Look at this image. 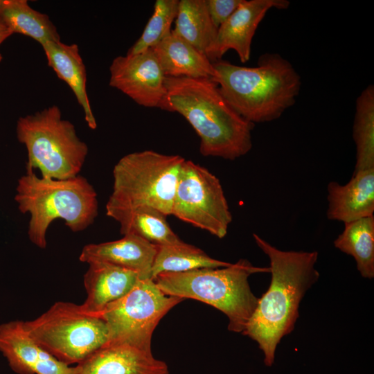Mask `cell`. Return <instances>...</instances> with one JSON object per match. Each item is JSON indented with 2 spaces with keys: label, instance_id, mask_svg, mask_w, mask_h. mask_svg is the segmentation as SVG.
Returning <instances> with one entry per match:
<instances>
[{
  "label": "cell",
  "instance_id": "obj_1",
  "mask_svg": "<svg viewBox=\"0 0 374 374\" xmlns=\"http://www.w3.org/2000/svg\"><path fill=\"white\" fill-rule=\"evenodd\" d=\"M253 237L269 257L271 279L242 334L258 344L265 364L271 366L280 339L294 328L301 299L319 278L318 252L282 251L256 233Z\"/></svg>",
  "mask_w": 374,
  "mask_h": 374
},
{
  "label": "cell",
  "instance_id": "obj_2",
  "mask_svg": "<svg viewBox=\"0 0 374 374\" xmlns=\"http://www.w3.org/2000/svg\"><path fill=\"white\" fill-rule=\"evenodd\" d=\"M166 93L160 109L177 112L200 138V153L234 160L252 148L254 124L239 115L211 78H165Z\"/></svg>",
  "mask_w": 374,
  "mask_h": 374
},
{
  "label": "cell",
  "instance_id": "obj_3",
  "mask_svg": "<svg viewBox=\"0 0 374 374\" xmlns=\"http://www.w3.org/2000/svg\"><path fill=\"white\" fill-rule=\"evenodd\" d=\"M212 64L215 71L212 80L221 94L239 115L253 124L278 119L299 94L300 75L278 53L261 55L254 67L222 60Z\"/></svg>",
  "mask_w": 374,
  "mask_h": 374
},
{
  "label": "cell",
  "instance_id": "obj_4",
  "mask_svg": "<svg viewBox=\"0 0 374 374\" xmlns=\"http://www.w3.org/2000/svg\"><path fill=\"white\" fill-rule=\"evenodd\" d=\"M15 200L22 213H29L28 235L40 249L46 247V232L61 219L73 232L91 226L98 213L97 193L87 179L78 175L66 179L37 176L33 169L17 181Z\"/></svg>",
  "mask_w": 374,
  "mask_h": 374
},
{
  "label": "cell",
  "instance_id": "obj_5",
  "mask_svg": "<svg viewBox=\"0 0 374 374\" xmlns=\"http://www.w3.org/2000/svg\"><path fill=\"white\" fill-rule=\"evenodd\" d=\"M269 267H254L240 259L225 267L201 268L184 272H163L153 280L166 295L192 299L210 305L229 319V330L242 332L258 302L248 278Z\"/></svg>",
  "mask_w": 374,
  "mask_h": 374
},
{
  "label": "cell",
  "instance_id": "obj_6",
  "mask_svg": "<svg viewBox=\"0 0 374 374\" xmlns=\"http://www.w3.org/2000/svg\"><path fill=\"white\" fill-rule=\"evenodd\" d=\"M185 159L153 150L123 157L113 169L112 192L106 215L140 207L171 215L181 166Z\"/></svg>",
  "mask_w": 374,
  "mask_h": 374
},
{
  "label": "cell",
  "instance_id": "obj_7",
  "mask_svg": "<svg viewBox=\"0 0 374 374\" xmlns=\"http://www.w3.org/2000/svg\"><path fill=\"white\" fill-rule=\"evenodd\" d=\"M17 137L27 150L26 168L38 169L43 177L66 179L79 175L88 154L74 125L53 105L19 118Z\"/></svg>",
  "mask_w": 374,
  "mask_h": 374
},
{
  "label": "cell",
  "instance_id": "obj_8",
  "mask_svg": "<svg viewBox=\"0 0 374 374\" xmlns=\"http://www.w3.org/2000/svg\"><path fill=\"white\" fill-rule=\"evenodd\" d=\"M23 323L37 344L69 366L80 364L109 340L101 317L70 302H56L37 318Z\"/></svg>",
  "mask_w": 374,
  "mask_h": 374
},
{
  "label": "cell",
  "instance_id": "obj_9",
  "mask_svg": "<svg viewBox=\"0 0 374 374\" xmlns=\"http://www.w3.org/2000/svg\"><path fill=\"white\" fill-rule=\"evenodd\" d=\"M183 300L165 294L151 278H139L126 295L93 314L106 322L109 341L151 350L152 334L159 321Z\"/></svg>",
  "mask_w": 374,
  "mask_h": 374
},
{
  "label": "cell",
  "instance_id": "obj_10",
  "mask_svg": "<svg viewBox=\"0 0 374 374\" xmlns=\"http://www.w3.org/2000/svg\"><path fill=\"white\" fill-rule=\"evenodd\" d=\"M171 215L218 238L226 235L232 222L219 179L186 159L180 168Z\"/></svg>",
  "mask_w": 374,
  "mask_h": 374
},
{
  "label": "cell",
  "instance_id": "obj_11",
  "mask_svg": "<svg viewBox=\"0 0 374 374\" xmlns=\"http://www.w3.org/2000/svg\"><path fill=\"white\" fill-rule=\"evenodd\" d=\"M109 73L110 87L141 106L160 107L166 93V75L152 48L115 57Z\"/></svg>",
  "mask_w": 374,
  "mask_h": 374
},
{
  "label": "cell",
  "instance_id": "obj_12",
  "mask_svg": "<svg viewBox=\"0 0 374 374\" xmlns=\"http://www.w3.org/2000/svg\"><path fill=\"white\" fill-rule=\"evenodd\" d=\"M289 6L287 0H242L218 28L215 40L206 56L213 63L233 49L241 62H247L250 59L252 39L266 13L271 8L287 9Z\"/></svg>",
  "mask_w": 374,
  "mask_h": 374
},
{
  "label": "cell",
  "instance_id": "obj_13",
  "mask_svg": "<svg viewBox=\"0 0 374 374\" xmlns=\"http://www.w3.org/2000/svg\"><path fill=\"white\" fill-rule=\"evenodd\" d=\"M0 351L18 374H75L77 366L66 365L37 344L23 321L0 325Z\"/></svg>",
  "mask_w": 374,
  "mask_h": 374
},
{
  "label": "cell",
  "instance_id": "obj_14",
  "mask_svg": "<svg viewBox=\"0 0 374 374\" xmlns=\"http://www.w3.org/2000/svg\"><path fill=\"white\" fill-rule=\"evenodd\" d=\"M76 366L75 374H169L152 350L116 341H108Z\"/></svg>",
  "mask_w": 374,
  "mask_h": 374
},
{
  "label": "cell",
  "instance_id": "obj_15",
  "mask_svg": "<svg viewBox=\"0 0 374 374\" xmlns=\"http://www.w3.org/2000/svg\"><path fill=\"white\" fill-rule=\"evenodd\" d=\"M157 245L133 234L119 240L85 245L79 256L87 264L104 262L137 273L141 279L150 278Z\"/></svg>",
  "mask_w": 374,
  "mask_h": 374
},
{
  "label": "cell",
  "instance_id": "obj_16",
  "mask_svg": "<svg viewBox=\"0 0 374 374\" xmlns=\"http://www.w3.org/2000/svg\"><path fill=\"white\" fill-rule=\"evenodd\" d=\"M327 190L329 220L346 223L373 215L374 168L354 171L345 185L330 181Z\"/></svg>",
  "mask_w": 374,
  "mask_h": 374
},
{
  "label": "cell",
  "instance_id": "obj_17",
  "mask_svg": "<svg viewBox=\"0 0 374 374\" xmlns=\"http://www.w3.org/2000/svg\"><path fill=\"white\" fill-rule=\"evenodd\" d=\"M84 275L87 298L84 311L98 314L108 304L126 295L136 284L137 273L107 262H92Z\"/></svg>",
  "mask_w": 374,
  "mask_h": 374
},
{
  "label": "cell",
  "instance_id": "obj_18",
  "mask_svg": "<svg viewBox=\"0 0 374 374\" xmlns=\"http://www.w3.org/2000/svg\"><path fill=\"white\" fill-rule=\"evenodd\" d=\"M151 48L166 77L212 79L215 75L213 64L206 55L173 30Z\"/></svg>",
  "mask_w": 374,
  "mask_h": 374
},
{
  "label": "cell",
  "instance_id": "obj_19",
  "mask_svg": "<svg viewBox=\"0 0 374 374\" xmlns=\"http://www.w3.org/2000/svg\"><path fill=\"white\" fill-rule=\"evenodd\" d=\"M48 64L57 77L64 81L73 92L83 109L89 128L95 130L97 123L91 110L87 91L85 65L75 44H66L61 41L48 42L42 46Z\"/></svg>",
  "mask_w": 374,
  "mask_h": 374
},
{
  "label": "cell",
  "instance_id": "obj_20",
  "mask_svg": "<svg viewBox=\"0 0 374 374\" xmlns=\"http://www.w3.org/2000/svg\"><path fill=\"white\" fill-rule=\"evenodd\" d=\"M0 23L12 34L33 38L42 46L60 41L57 30L48 16L32 8L26 0H2Z\"/></svg>",
  "mask_w": 374,
  "mask_h": 374
},
{
  "label": "cell",
  "instance_id": "obj_21",
  "mask_svg": "<svg viewBox=\"0 0 374 374\" xmlns=\"http://www.w3.org/2000/svg\"><path fill=\"white\" fill-rule=\"evenodd\" d=\"M120 224V232L124 235L133 234L148 242L162 245L180 241L170 227L166 215L150 207L116 211L107 215Z\"/></svg>",
  "mask_w": 374,
  "mask_h": 374
},
{
  "label": "cell",
  "instance_id": "obj_22",
  "mask_svg": "<svg viewBox=\"0 0 374 374\" xmlns=\"http://www.w3.org/2000/svg\"><path fill=\"white\" fill-rule=\"evenodd\" d=\"M218 28L209 15L206 0H180L173 31L202 53L214 43Z\"/></svg>",
  "mask_w": 374,
  "mask_h": 374
},
{
  "label": "cell",
  "instance_id": "obj_23",
  "mask_svg": "<svg viewBox=\"0 0 374 374\" xmlns=\"http://www.w3.org/2000/svg\"><path fill=\"white\" fill-rule=\"evenodd\" d=\"M231 263L214 259L204 251L182 240L157 245L150 278L163 272H184L201 268L225 267Z\"/></svg>",
  "mask_w": 374,
  "mask_h": 374
},
{
  "label": "cell",
  "instance_id": "obj_24",
  "mask_svg": "<svg viewBox=\"0 0 374 374\" xmlns=\"http://www.w3.org/2000/svg\"><path fill=\"white\" fill-rule=\"evenodd\" d=\"M344 229L334 241L335 247L352 256L362 276L374 277V216L344 223Z\"/></svg>",
  "mask_w": 374,
  "mask_h": 374
},
{
  "label": "cell",
  "instance_id": "obj_25",
  "mask_svg": "<svg viewBox=\"0 0 374 374\" xmlns=\"http://www.w3.org/2000/svg\"><path fill=\"white\" fill-rule=\"evenodd\" d=\"M356 146L354 171L374 168V86L366 87L356 100L353 127Z\"/></svg>",
  "mask_w": 374,
  "mask_h": 374
},
{
  "label": "cell",
  "instance_id": "obj_26",
  "mask_svg": "<svg viewBox=\"0 0 374 374\" xmlns=\"http://www.w3.org/2000/svg\"><path fill=\"white\" fill-rule=\"evenodd\" d=\"M178 4V0H157L154 12L143 33L127 54L134 55L145 51L166 37L170 33L172 23L176 19Z\"/></svg>",
  "mask_w": 374,
  "mask_h": 374
},
{
  "label": "cell",
  "instance_id": "obj_27",
  "mask_svg": "<svg viewBox=\"0 0 374 374\" xmlns=\"http://www.w3.org/2000/svg\"><path fill=\"white\" fill-rule=\"evenodd\" d=\"M242 0H206L213 24L218 28L234 12Z\"/></svg>",
  "mask_w": 374,
  "mask_h": 374
},
{
  "label": "cell",
  "instance_id": "obj_28",
  "mask_svg": "<svg viewBox=\"0 0 374 374\" xmlns=\"http://www.w3.org/2000/svg\"><path fill=\"white\" fill-rule=\"evenodd\" d=\"M12 33L2 24L0 23V45L8 38ZM2 60V55L0 54V62Z\"/></svg>",
  "mask_w": 374,
  "mask_h": 374
},
{
  "label": "cell",
  "instance_id": "obj_29",
  "mask_svg": "<svg viewBox=\"0 0 374 374\" xmlns=\"http://www.w3.org/2000/svg\"><path fill=\"white\" fill-rule=\"evenodd\" d=\"M1 1H2V0H0V5H1Z\"/></svg>",
  "mask_w": 374,
  "mask_h": 374
}]
</instances>
